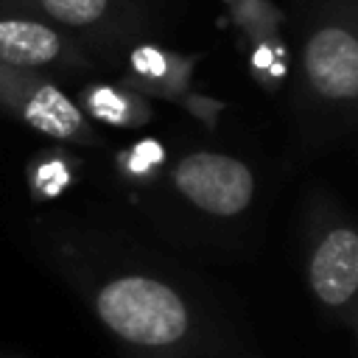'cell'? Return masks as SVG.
<instances>
[{"label": "cell", "instance_id": "cell-2", "mask_svg": "<svg viewBox=\"0 0 358 358\" xmlns=\"http://www.w3.org/2000/svg\"><path fill=\"white\" fill-rule=\"evenodd\" d=\"M0 103L34 131L78 145H95V129L81 106L39 73L0 64Z\"/></svg>", "mask_w": 358, "mask_h": 358}, {"label": "cell", "instance_id": "cell-7", "mask_svg": "<svg viewBox=\"0 0 358 358\" xmlns=\"http://www.w3.org/2000/svg\"><path fill=\"white\" fill-rule=\"evenodd\" d=\"M129 64H131V81L143 92L176 98V101L187 92V78H190V64H193L190 59L143 45L131 50Z\"/></svg>", "mask_w": 358, "mask_h": 358}, {"label": "cell", "instance_id": "cell-10", "mask_svg": "<svg viewBox=\"0 0 358 358\" xmlns=\"http://www.w3.org/2000/svg\"><path fill=\"white\" fill-rule=\"evenodd\" d=\"M123 162H126V168H129L131 176H148L162 162V145L159 143H151V140L137 143L134 148H129L123 154Z\"/></svg>", "mask_w": 358, "mask_h": 358}, {"label": "cell", "instance_id": "cell-6", "mask_svg": "<svg viewBox=\"0 0 358 358\" xmlns=\"http://www.w3.org/2000/svg\"><path fill=\"white\" fill-rule=\"evenodd\" d=\"M73 56L62 31L36 17H0V64L14 70H42Z\"/></svg>", "mask_w": 358, "mask_h": 358}, {"label": "cell", "instance_id": "cell-5", "mask_svg": "<svg viewBox=\"0 0 358 358\" xmlns=\"http://www.w3.org/2000/svg\"><path fill=\"white\" fill-rule=\"evenodd\" d=\"M308 288L333 313H350L358 291V235L347 224L324 227L308 252Z\"/></svg>", "mask_w": 358, "mask_h": 358}, {"label": "cell", "instance_id": "cell-3", "mask_svg": "<svg viewBox=\"0 0 358 358\" xmlns=\"http://www.w3.org/2000/svg\"><path fill=\"white\" fill-rule=\"evenodd\" d=\"M171 185L187 204L218 218L243 213L255 196L252 168L229 154L215 151L182 157L171 171Z\"/></svg>", "mask_w": 358, "mask_h": 358}, {"label": "cell", "instance_id": "cell-1", "mask_svg": "<svg viewBox=\"0 0 358 358\" xmlns=\"http://www.w3.org/2000/svg\"><path fill=\"white\" fill-rule=\"evenodd\" d=\"M92 308L112 336L143 350L173 347L190 333V310L185 296L157 277H112L95 291Z\"/></svg>", "mask_w": 358, "mask_h": 358}, {"label": "cell", "instance_id": "cell-4", "mask_svg": "<svg viewBox=\"0 0 358 358\" xmlns=\"http://www.w3.org/2000/svg\"><path fill=\"white\" fill-rule=\"evenodd\" d=\"M302 70L310 92L327 103H352L358 95V39L350 25L324 22L305 39Z\"/></svg>", "mask_w": 358, "mask_h": 358}, {"label": "cell", "instance_id": "cell-11", "mask_svg": "<svg viewBox=\"0 0 358 358\" xmlns=\"http://www.w3.org/2000/svg\"><path fill=\"white\" fill-rule=\"evenodd\" d=\"M70 182V173L64 168L62 159H42L34 171V185L42 196H56L64 190V185Z\"/></svg>", "mask_w": 358, "mask_h": 358}, {"label": "cell", "instance_id": "cell-9", "mask_svg": "<svg viewBox=\"0 0 358 358\" xmlns=\"http://www.w3.org/2000/svg\"><path fill=\"white\" fill-rule=\"evenodd\" d=\"M11 6L34 8V14L64 28H95L112 17L115 0H8Z\"/></svg>", "mask_w": 358, "mask_h": 358}, {"label": "cell", "instance_id": "cell-8", "mask_svg": "<svg viewBox=\"0 0 358 358\" xmlns=\"http://www.w3.org/2000/svg\"><path fill=\"white\" fill-rule=\"evenodd\" d=\"M81 103H84L81 112H90V117L112 123V126H143L151 117L145 98L123 87L92 84L81 92Z\"/></svg>", "mask_w": 358, "mask_h": 358}]
</instances>
